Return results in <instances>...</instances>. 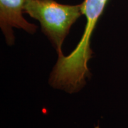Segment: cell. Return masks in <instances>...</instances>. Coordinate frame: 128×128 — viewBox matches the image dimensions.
<instances>
[{
	"instance_id": "6da1fadb",
	"label": "cell",
	"mask_w": 128,
	"mask_h": 128,
	"mask_svg": "<svg viewBox=\"0 0 128 128\" xmlns=\"http://www.w3.org/2000/svg\"><path fill=\"white\" fill-rule=\"evenodd\" d=\"M108 0H84L81 11L86 18L85 31L76 48L68 56L58 57L50 73L49 83L54 88L68 92L80 90L90 77L88 61L91 58L90 38L96 23L100 17Z\"/></svg>"
},
{
	"instance_id": "7a4b0ae2",
	"label": "cell",
	"mask_w": 128,
	"mask_h": 128,
	"mask_svg": "<svg viewBox=\"0 0 128 128\" xmlns=\"http://www.w3.org/2000/svg\"><path fill=\"white\" fill-rule=\"evenodd\" d=\"M24 9L40 22L42 32L49 38L58 57L63 56V42L82 14L81 4H62L55 0H25Z\"/></svg>"
},
{
	"instance_id": "3957f363",
	"label": "cell",
	"mask_w": 128,
	"mask_h": 128,
	"mask_svg": "<svg viewBox=\"0 0 128 128\" xmlns=\"http://www.w3.org/2000/svg\"><path fill=\"white\" fill-rule=\"evenodd\" d=\"M25 0H0V26L9 45L14 43L12 28H22L29 34L36 31V26L24 18Z\"/></svg>"
}]
</instances>
